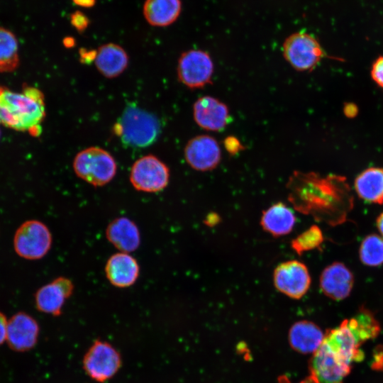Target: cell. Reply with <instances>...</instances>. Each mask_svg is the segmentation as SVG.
Segmentation results:
<instances>
[{"label": "cell", "mask_w": 383, "mask_h": 383, "mask_svg": "<svg viewBox=\"0 0 383 383\" xmlns=\"http://www.w3.org/2000/svg\"><path fill=\"white\" fill-rule=\"evenodd\" d=\"M43 92L26 86L21 92L0 87V124L18 131L33 133L45 116Z\"/></svg>", "instance_id": "6da1fadb"}, {"label": "cell", "mask_w": 383, "mask_h": 383, "mask_svg": "<svg viewBox=\"0 0 383 383\" xmlns=\"http://www.w3.org/2000/svg\"><path fill=\"white\" fill-rule=\"evenodd\" d=\"M122 143L133 148H145L154 143L160 132L157 118L136 106H128L114 126Z\"/></svg>", "instance_id": "7a4b0ae2"}, {"label": "cell", "mask_w": 383, "mask_h": 383, "mask_svg": "<svg viewBox=\"0 0 383 383\" xmlns=\"http://www.w3.org/2000/svg\"><path fill=\"white\" fill-rule=\"evenodd\" d=\"M73 170L79 178L89 184L101 187L113 179L117 165L113 157L106 150L90 147L76 155Z\"/></svg>", "instance_id": "3957f363"}, {"label": "cell", "mask_w": 383, "mask_h": 383, "mask_svg": "<svg viewBox=\"0 0 383 383\" xmlns=\"http://www.w3.org/2000/svg\"><path fill=\"white\" fill-rule=\"evenodd\" d=\"M282 52L285 60L299 71L313 70L325 55L318 41L304 32L288 36L284 41Z\"/></svg>", "instance_id": "277c9868"}, {"label": "cell", "mask_w": 383, "mask_h": 383, "mask_svg": "<svg viewBox=\"0 0 383 383\" xmlns=\"http://www.w3.org/2000/svg\"><path fill=\"white\" fill-rule=\"evenodd\" d=\"M52 234L42 222L30 220L24 222L14 236V248L21 257L38 260L43 257L52 245Z\"/></svg>", "instance_id": "5b68a950"}, {"label": "cell", "mask_w": 383, "mask_h": 383, "mask_svg": "<svg viewBox=\"0 0 383 383\" xmlns=\"http://www.w3.org/2000/svg\"><path fill=\"white\" fill-rule=\"evenodd\" d=\"M121 365L118 350L110 343L95 340L83 358V368L87 374L97 382H104L113 377Z\"/></svg>", "instance_id": "8992f818"}, {"label": "cell", "mask_w": 383, "mask_h": 383, "mask_svg": "<svg viewBox=\"0 0 383 383\" xmlns=\"http://www.w3.org/2000/svg\"><path fill=\"white\" fill-rule=\"evenodd\" d=\"M170 180V170L159 158L148 155L138 159L130 172V182L138 191L156 193L163 190Z\"/></svg>", "instance_id": "52a82bcc"}, {"label": "cell", "mask_w": 383, "mask_h": 383, "mask_svg": "<svg viewBox=\"0 0 383 383\" xmlns=\"http://www.w3.org/2000/svg\"><path fill=\"white\" fill-rule=\"evenodd\" d=\"M213 63L209 54L192 49L180 55L177 65L179 80L190 89L201 88L211 82Z\"/></svg>", "instance_id": "ba28073f"}, {"label": "cell", "mask_w": 383, "mask_h": 383, "mask_svg": "<svg viewBox=\"0 0 383 383\" xmlns=\"http://www.w3.org/2000/svg\"><path fill=\"white\" fill-rule=\"evenodd\" d=\"M275 287L287 296L299 299L309 290L311 277L306 266L297 260L279 264L274 272Z\"/></svg>", "instance_id": "9c48e42d"}, {"label": "cell", "mask_w": 383, "mask_h": 383, "mask_svg": "<svg viewBox=\"0 0 383 383\" xmlns=\"http://www.w3.org/2000/svg\"><path fill=\"white\" fill-rule=\"evenodd\" d=\"M351 367L338 359L322 343L310 360V376L317 383H343Z\"/></svg>", "instance_id": "30bf717a"}, {"label": "cell", "mask_w": 383, "mask_h": 383, "mask_svg": "<svg viewBox=\"0 0 383 383\" xmlns=\"http://www.w3.org/2000/svg\"><path fill=\"white\" fill-rule=\"evenodd\" d=\"M184 157L189 165L196 170H211L221 161V148L214 138L207 135H197L187 143Z\"/></svg>", "instance_id": "8fae6325"}, {"label": "cell", "mask_w": 383, "mask_h": 383, "mask_svg": "<svg viewBox=\"0 0 383 383\" xmlns=\"http://www.w3.org/2000/svg\"><path fill=\"white\" fill-rule=\"evenodd\" d=\"M73 291L74 284L72 280L65 277H59L36 292V307L38 311L45 313L59 316L63 305L72 296Z\"/></svg>", "instance_id": "7c38bea8"}, {"label": "cell", "mask_w": 383, "mask_h": 383, "mask_svg": "<svg viewBox=\"0 0 383 383\" xmlns=\"http://www.w3.org/2000/svg\"><path fill=\"white\" fill-rule=\"evenodd\" d=\"M38 334L37 321L26 313H18L8 321L6 342L15 350L26 351L33 348Z\"/></svg>", "instance_id": "4fadbf2b"}, {"label": "cell", "mask_w": 383, "mask_h": 383, "mask_svg": "<svg viewBox=\"0 0 383 383\" xmlns=\"http://www.w3.org/2000/svg\"><path fill=\"white\" fill-rule=\"evenodd\" d=\"M352 272L341 262H333L326 267L320 277V287L328 297L340 301L347 298L353 289Z\"/></svg>", "instance_id": "5bb4252c"}, {"label": "cell", "mask_w": 383, "mask_h": 383, "mask_svg": "<svg viewBox=\"0 0 383 383\" xmlns=\"http://www.w3.org/2000/svg\"><path fill=\"white\" fill-rule=\"evenodd\" d=\"M195 122L207 131H218L223 129L229 119L227 106L217 99L205 96L198 99L193 106Z\"/></svg>", "instance_id": "9a60e30c"}, {"label": "cell", "mask_w": 383, "mask_h": 383, "mask_svg": "<svg viewBox=\"0 0 383 383\" xmlns=\"http://www.w3.org/2000/svg\"><path fill=\"white\" fill-rule=\"evenodd\" d=\"M105 274L109 282L114 287L126 288L137 281L140 267L136 259L126 252L112 255L105 265Z\"/></svg>", "instance_id": "2e32d148"}, {"label": "cell", "mask_w": 383, "mask_h": 383, "mask_svg": "<svg viewBox=\"0 0 383 383\" xmlns=\"http://www.w3.org/2000/svg\"><path fill=\"white\" fill-rule=\"evenodd\" d=\"M107 240L120 252L129 253L140 244V234L137 225L127 217L113 219L106 227Z\"/></svg>", "instance_id": "e0dca14e"}, {"label": "cell", "mask_w": 383, "mask_h": 383, "mask_svg": "<svg viewBox=\"0 0 383 383\" xmlns=\"http://www.w3.org/2000/svg\"><path fill=\"white\" fill-rule=\"evenodd\" d=\"M129 57L119 45L109 43L96 51L94 63L98 71L105 77L112 79L121 74L128 65Z\"/></svg>", "instance_id": "ac0fdd59"}, {"label": "cell", "mask_w": 383, "mask_h": 383, "mask_svg": "<svg viewBox=\"0 0 383 383\" xmlns=\"http://www.w3.org/2000/svg\"><path fill=\"white\" fill-rule=\"evenodd\" d=\"M325 335L314 323L300 321L289 331V342L292 349L302 354L314 353L322 344Z\"/></svg>", "instance_id": "d6986e66"}, {"label": "cell", "mask_w": 383, "mask_h": 383, "mask_svg": "<svg viewBox=\"0 0 383 383\" xmlns=\"http://www.w3.org/2000/svg\"><path fill=\"white\" fill-rule=\"evenodd\" d=\"M143 15L153 26L165 27L174 23L182 11L181 0H145Z\"/></svg>", "instance_id": "ffe728a7"}, {"label": "cell", "mask_w": 383, "mask_h": 383, "mask_svg": "<svg viewBox=\"0 0 383 383\" xmlns=\"http://www.w3.org/2000/svg\"><path fill=\"white\" fill-rule=\"evenodd\" d=\"M296 222L292 210L283 203H277L265 210L261 217L263 229L274 236L289 233Z\"/></svg>", "instance_id": "44dd1931"}, {"label": "cell", "mask_w": 383, "mask_h": 383, "mask_svg": "<svg viewBox=\"0 0 383 383\" xmlns=\"http://www.w3.org/2000/svg\"><path fill=\"white\" fill-rule=\"evenodd\" d=\"M355 189L362 200L383 204V169L370 167L362 172L355 180Z\"/></svg>", "instance_id": "7402d4cb"}, {"label": "cell", "mask_w": 383, "mask_h": 383, "mask_svg": "<svg viewBox=\"0 0 383 383\" xmlns=\"http://www.w3.org/2000/svg\"><path fill=\"white\" fill-rule=\"evenodd\" d=\"M18 45L16 35L0 27V72H11L18 66Z\"/></svg>", "instance_id": "603a6c76"}, {"label": "cell", "mask_w": 383, "mask_h": 383, "mask_svg": "<svg viewBox=\"0 0 383 383\" xmlns=\"http://www.w3.org/2000/svg\"><path fill=\"white\" fill-rule=\"evenodd\" d=\"M361 262L367 266L377 267L383 264V238L376 234L367 235L360 248Z\"/></svg>", "instance_id": "cb8c5ba5"}, {"label": "cell", "mask_w": 383, "mask_h": 383, "mask_svg": "<svg viewBox=\"0 0 383 383\" xmlns=\"http://www.w3.org/2000/svg\"><path fill=\"white\" fill-rule=\"evenodd\" d=\"M323 240L321 229L316 226H312L292 240V247L298 254H301L318 247Z\"/></svg>", "instance_id": "d4e9b609"}, {"label": "cell", "mask_w": 383, "mask_h": 383, "mask_svg": "<svg viewBox=\"0 0 383 383\" xmlns=\"http://www.w3.org/2000/svg\"><path fill=\"white\" fill-rule=\"evenodd\" d=\"M70 22L79 32H82L88 27L89 19L82 11H75L70 15Z\"/></svg>", "instance_id": "484cf974"}, {"label": "cell", "mask_w": 383, "mask_h": 383, "mask_svg": "<svg viewBox=\"0 0 383 383\" xmlns=\"http://www.w3.org/2000/svg\"><path fill=\"white\" fill-rule=\"evenodd\" d=\"M371 76L372 79L383 88V56L379 57L373 63Z\"/></svg>", "instance_id": "4316f807"}, {"label": "cell", "mask_w": 383, "mask_h": 383, "mask_svg": "<svg viewBox=\"0 0 383 383\" xmlns=\"http://www.w3.org/2000/svg\"><path fill=\"white\" fill-rule=\"evenodd\" d=\"M225 146L230 153H235L241 148L239 141L233 137H228L226 139Z\"/></svg>", "instance_id": "83f0119b"}, {"label": "cell", "mask_w": 383, "mask_h": 383, "mask_svg": "<svg viewBox=\"0 0 383 383\" xmlns=\"http://www.w3.org/2000/svg\"><path fill=\"white\" fill-rule=\"evenodd\" d=\"M372 366L374 369L383 370V347L377 348Z\"/></svg>", "instance_id": "f1b7e54d"}, {"label": "cell", "mask_w": 383, "mask_h": 383, "mask_svg": "<svg viewBox=\"0 0 383 383\" xmlns=\"http://www.w3.org/2000/svg\"><path fill=\"white\" fill-rule=\"evenodd\" d=\"M8 321L6 316L0 312V345L6 341Z\"/></svg>", "instance_id": "f546056e"}, {"label": "cell", "mask_w": 383, "mask_h": 383, "mask_svg": "<svg viewBox=\"0 0 383 383\" xmlns=\"http://www.w3.org/2000/svg\"><path fill=\"white\" fill-rule=\"evenodd\" d=\"M357 108L353 104H345L343 109L344 113L348 117H354L357 113Z\"/></svg>", "instance_id": "4dcf8cb0"}, {"label": "cell", "mask_w": 383, "mask_h": 383, "mask_svg": "<svg viewBox=\"0 0 383 383\" xmlns=\"http://www.w3.org/2000/svg\"><path fill=\"white\" fill-rule=\"evenodd\" d=\"M74 4L84 8H91L96 4V0H72Z\"/></svg>", "instance_id": "1f68e13d"}, {"label": "cell", "mask_w": 383, "mask_h": 383, "mask_svg": "<svg viewBox=\"0 0 383 383\" xmlns=\"http://www.w3.org/2000/svg\"><path fill=\"white\" fill-rule=\"evenodd\" d=\"M279 383H291L286 377H280ZM299 383H317L311 376L306 377Z\"/></svg>", "instance_id": "d6a6232c"}, {"label": "cell", "mask_w": 383, "mask_h": 383, "mask_svg": "<svg viewBox=\"0 0 383 383\" xmlns=\"http://www.w3.org/2000/svg\"><path fill=\"white\" fill-rule=\"evenodd\" d=\"M377 227L383 237V212L378 216L377 219Z\"/></svg>", "instance_id": "836d02e7"}, {"label": "cell", "mask_w": 383, "mask_h": 383, "mask_svg": "<svg viewBox=\"0 0 383 383\" xmlns=\"http://www.w3.org/2000/svg\"><path fill=\"white\" fill-rule=\"evenodd\" d=\"M64 43L66 46H72L74 44V40L72 38H66Z\"/></svg>", "instance_id": "e575fe53"}, {"label": "cell", "mask_w": 383, "mask_h": 383, "mask_svg": "<svg viewBox=\"0 0 383 383\" xmlns=\"http://www.w3.org/2000/svg\"><path fill=\"white\" fill-rule=\"evenodd\" d=\"M0 135H1V131H0Z\"/></svg>", "instance_id": "d590c367"}]
</instances>
